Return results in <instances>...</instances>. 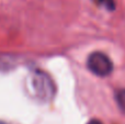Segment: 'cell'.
I'll return each instance as SVG.
<instances>
[{"label": "cell", "instance_id": "5b68a950", "mask_svg": "<svg viewBox=\"0 0 125 124\" xmlns=\"http://www.w3.org/2000/svg\"><path fill=\"white\" fill-rule=\"evenodd\" d=\"M87 124H103V123L99 120H91V121H89Z\"/></svg>", "mask_w": 125, "mask_h": 124}, {"label": "cell", "instance_id": "3957f363", "mask_svg": "<svg viewBox=\"0 0 125 124\" xmlns=\"http://www.w3.org/2000/svg\"><path fill=\"white\" fill-rule=\"evenodd\" d=\"M98 6L103 7V8L108 9V10H113L115 8L114 0H93Z\"/></svg>", "mask_w": 125, "mask_h": 124}, {"label": "cell", "instance_id": "7a4b0ae2", "mask_svg": "<svg viewBox=\"0 0 125 124\" xmlns=\"http://www.w3.org/2000/svg\"><path fill=\"white\" fill-rule=\"evenodd\" d=\"M87 65L91 72L99 77L109 76L113 70V64L109 56L100 52L92 53L88 57Z\"/></svg>", "mask_w": 125, "mask_h": 124}, {"label": "cell", "instance_id": "277c9868", "mask_svg": "<svg viewBox=\"0 0 125 124\" xmlns=\"http://www.w3.org/2000/svg\"><path fill=\"white\" fill-rule=\"evenodd\" d=\"M116 100L119 103L120 108H121L123 111H125V89L124 90H120L116 94Z\"/></svg>", "mask_w": 125, "mask_h": 124}, {"label": "cell", "instance_id": "6da1fadb", "mask_svg": "<svg viewBox=\"0 0 125 124\" xmlns=\"http://www.w3.org/2000/svg\"><path fill=\"white\" fill-rule=\"evenodd\" d=\"M28 88L33 98L42 102H48L55 94V85L47 74L35 70L28 79Z\"/></svg>", "mask_w": 125, "mask_h": 124}]
</instances>
